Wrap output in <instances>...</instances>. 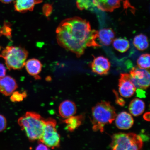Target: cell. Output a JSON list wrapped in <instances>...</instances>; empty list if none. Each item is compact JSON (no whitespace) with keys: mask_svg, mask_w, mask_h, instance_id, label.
I'll return each mask as SVG.
<instances>
[{"mask_svg":"<svg viewBox=\"0 0 150 150\" xmlns=\"http://www.w3.org/2000/svg\"><path fill=\"white\" fill-rule=\"evenodd\" d=\"M25 68L30 75L34 77L36 79H39V75L42 70V65L38 59H32L26 62Z\"/></svg>","mask_w":150,"mask_h":150,"instance_id":"5bb4252c","label":"cell"},{"mask_svg":"<svg viewBox=\"0 0 150 150\" xmlns=\"http://www.w3.org/2000/svg\"><path fill=\"white\" fill-rule=\"evenodd\" d=\"M130 76L136 88L146 89L150 85V72L146 69L134 67L131 69Z\"/></svg>","mask_w":150,"mask_h":150,"instance_id":"52a82bcc","label":"cell"},{"mask_svg":"<svg viewBox=\"0 0 150 150\" xmlns=\"http://www.w3.org/2000/svg\"><path fill=\"white\" fill-rule=\"evenodd\" d=\"M7 122L4 116L0 114V132L4 131L6 128Z\"/></svg>","mask_w":150,"mask_h":150,"instance_id":"d4e9b609","label":"cell"},{"mask_svg":"<svg viewBox=\"0 0 150 150\" xmlns=\"http://www.w3.org/2000/svg\"><path fill=\"white\" fill-rule=\"evenodd\" d=\"M139 67L144 69H149L150 66V55L149 54H142L137 60Z\"/></svg>","mask_w":150,"mask_h":150,"instance_id":"44dd1931","label":"cell"},{"mask_svg":"<svg viewBox=\"0 0 150 150\" xmlns=\"http://www.w3.org/2000/svg\"><path fill=\"white\" fill-rule=\"evenodd\" d=\"M137 91V96L139 97H145V91H142V89H138Z\"/></svg>","mask_w":150,"mask_h":150,"instance_id":"f1b7e54d","label":"cell"},{"mask_svg":"<svg viewBox=\"0 0 150 150\" xmlns=\"http://www.w3.org/2000/svg\"><path fill=\"white\" fill-rule=\"evenodd\" d=\"M59 45L79 57L87 47L100 46L96 39L98 31L91 29L89 22L78 17L62 21L56 29Z\"/></svg>","mask_w":150,"mask_h":150,"instance_id":"6da1fadb","label":"cell"},{"mask_svg":"<svg viewBox=\"0 0 150 150\" xmlns=\"http://www.w3.org/2000/svg\"><path fill=\"white\" fill-rule=\"evenodd\" d=\"M111 138L110 146L113 150H138L143 147L141 137L134 133H117L112 136Z\"/></svg>","mask_w":150,"mask_h":150,"instance_id":"5b68a950","label":"cell"},{"mask_svg":"<svg viewBox=\"0 0 150 150\" xmlns=\"http://www.w3.org/2000/svg\"><path fill=\"white\" fill-rule=\"evenodd\" d=\"M95 6L105 12H112L121 6L122 0H93Z\"/></svg>","mask_w":150,"mask_h":150,"instance_id":"8fae6325","label":"cell"},{"mask_svg":"<svg viewBox=\"0 0 150 150\" xmlns=\"http://www.w3.org/2000/svg\"><path fill=\"white\" fill-rule=\"evenodd\" d=\"M12 29L11 25L8 22H5L3 25L0 29V35H3L9 39L12 37Z\"/></svg>","mask_w":150,"mask_h":150,"instance_id":"603a6c76","label":"cell"},{"mask_svg":"<svg viewBox=\"0 0 150 150\" xmlns=\"http://www.w3.org/2000/svg\"><path fill=\"white\" fill-rule=\"evenodd\" d=\"M41 1V0H16L15 9L17 12L21 13L33 11L35 5Z\"/></svg>","mask_w":150,"mask_h":150,"instance_id":"9a60e30c","label":"cell"},{"mask_svg":"<svg viewBox=\"0 0 150 150\" xmlns=\"http://www.w3.org/2000/svg\"><path fill=\"white\" fill-rule=\"evenodd\" d=\"M150 115L149 112H147L144 116V118L146 120L149 121L150 119Z\"/></svg>","mask_w":150,"mask_h":150,"instance_id":"f546056e","label":"cell"},{"mask_svg":"<svg viewBox=\"0 0 150 150\" xmlns=\"http://www.w3.org/2000/svg\"><path fill=\"white\" fill-rule=\"evenodd\" d=\"M45 120L36 112H28L18 120L22 130L31 141L39 140L44 132Z\"/></svg>","mask_w":150,"mask_h":150,"instance_id":"7a4b0ae2","label":"cell"},{"mask_svg":"<svg viewBox=\"0 0 150 150\" xmlns=\"http://www.w3.org/2000/svg\"><path fill=\"white\" fill-rule=\"evenodd\" d=\"M145 104L143 101L138 98H135L131 102L129 106L130 113L134 117L141 115L145 109Z\"/></svg>","mask_w":150,"mask_h":150,"instance_id":"e0dca14e","label":"cell"},{"mask_svg":"<svg viewBox=\"0 0 150 150\" xmlns=\"http://www.w3.org/2000/svg\"><path fill=\"white\" fill-rule=\"evenodd\" d=\"M112 42L114 48L121 53L127 52L130 47L129 41L126 39L118 38L114 39Z\"/></svg>","mask_w":150,"mask_h":150,"instance_id":"ffe728a7","label":"cell"},{"mask_svg":"<svg viewBox=\"0 0 150 150\" xmlns=\"http://www.w3.org/2000/svg\"><path fill=\"white\" fill-rule=\"evenodd\" d=\"M92 116L93 131L102 133L105 125L112 123L115 120L117 114L115 108L109 102L102 101L92 108Z\"/></svg>","mask_w":150,"mask_h":150,"instance_id":"3957f363","label":"cell"},{"mask_svg":"<svg viewBox=\"0 0 150 150\" xmlns=\"http://www.w3.org/2000/svg\"><path fill=\"white\" fill-rule=\"evenodd\" d=\"M77 108L76 104L72 101L66 100L60 104L59 112V115L64 119L72 117L76 114Z\"/></svg>","mask_w":150,"mask_h":150,"instance_id":"4fadbf2b","label":"cell"},{"mask_svg":"<svg viewBox=\"0 0 150 150\" xmlns=\"http://www.w3.org/2000/svg\"><path fill=\"white\" fill-rule=\"evenodd\" d=\"M116 117V126L121 130H128L134 124V120L132 116L127 112H122Z\"/></svg>","mask_w":150,"mask_h":150,"instance_id":"7c38bea8","label":"cell"},{"mask_svg":"<svg viewBox=\"0 0 150 150\" xmlns=\"http://www.w3.org/2000/svg\"><path fill=\"white\" fill-rule=\"evenodd\" d=\"M48 147L45 145L44 144L41 142L40 144H39L38 146H37L36 148V150H49Z\"/></svg>","mask_w":150,"mask_h":150,"instance_id":"83f0119b","label":"cell"},{"mask_svg":"<svg viewBox=\"0 0 150 150\" xmlns=\"http://www.w3.org/2000/svg\"><path fill=\"white\" fill-rule=\"evenodd\" d=\"M115 33L111 28H106L98 32V37L100 42L104 45L109 46L114 40Z\"/></svg>","mask_w":150,"mask_h":150,"instance_id":"2e32d148","label":"cell"},{"mask_svg":"<svg viewBox=\"0 0 150 150\" xmlns=\"http://www.w3.org/2000/svg\"><path fill=\"white\" fill-rule=\"evenodd\" d=\"M55 119L50 118L45 120L44 132L39 140L48 148L52 149L59 147L60 143V136L56 129Z\"/></svg>","mask_w":150,"mask_h":150,"instance_id":"8992f818","label":"cell"},{"mask_svg":"<svg viewBox=\"0 0 150 150\" xmlns=\"http://www.w3.org/2000/svg\"><path fill=\"white\" fill-rule=\"evenodd\" d=\"M27 96L26 92L14 91L11 95L10 100L13 102H19L23 101Z\"/></svg>","mask_w":150,"mask_h":150,"instance_id":"7402d4cb","label":"cell"},{"mask_svg":"<svg viewBox=\"0 0 150 150\" xmlns=\"http://www.w3.org/2000/svg\"><path fill=\"white\" fill-rule=\"evenodd\" d=\"M119 92L120 94L125 98L132 96L135 92L136 88L131 79L130 74H121L119 80Z\"/></svg>","mask_w":150,"mask_h":150,"instance_id":"ba28073f","label":"cell"},{"mask_svg":"<svg viewBox=\"0 0 150 150\" xmlns=\"http://www.w3.org/2000/svg\"><path fill=\"white\" fill-rule=\"evenodd\" d=\"M84 116L83 115L72 116V117L67 118L64 121V122L66 125L67 130L72 132L78 128L83 122Z\"/></svg>","mask_w":150,"mask_h":150,"instance_id":"ac0fdd59","label":"cell"},{"mask_svg":"<svg viewBox=\"0 0 150 150\" xmlns=\"http://www.w3.org/2000/svg\"><path fill=\"white\" fill-rule=\"evenodd\" d=\"M18 86L16 80L9 76L0 78V92L9 96L16 91Z\"/></svg>","mask_w":150,"mask_h":150,"instance_id":"30bf717a","label":"cell"},{"mask_svg":"<svg viewBox=\"0 0 150 150\" xmlns=\"http://www.w3.org/2000/svg\"><path fill=\"white\" fill-rule=\"evenodd\" d=\"M133 44L137 49L143 51L147 49L149 46L148 37L143 34L137 35L134 38Z\"/></svg>","mask_w":150,"mask_h":150,"instance_id":"d6986e66","label":"cell"},{"mask_svg":"<svg viewBox=\"0 0 150 150\" xmlns=\"http://www.w3.org/2000/svg\"><path fill=\"white\" fill-rule=\"evenodd\" d=\"M93 72L100 75H106L110 70V63L109 60L103 56L95 57L91 64Z\"/></svg>","mask_w":150,"mask_h":150,"instance_id":"9c48e42d","label":"cell"},{"mask_svg":"<svg viewBox=\"0 0 150 150\" xmlns=\"http://www.w3.org/2000/svg\"><path fill=\"white\" fill-rule=\"evenodd\" d=\"M1 2L5 4H8L11 3L13 1V0H0Z\"/></svg>","mask_w":150,"mask_h":150,"instance_id":"4dcf8cb0","label":"cell"},{"mask_svg":"<svg viewBox=\"0 0 150 150\" xmlns=\"http://www.w3.org/2000/svg\"><path fill=\"white\" fill-rule=\"evenodd\" d=\"M6 69L4 65L0 63V78L4 77L6 74Z\"/></svg>","mask_w":150,"mask_h":150,"instance_id":"4316f807","label":"cell"},{"mask_svg":"<svg viewBox=\"0 0 150 150\" xmlns=\"http://www.w3.org/2000/svg\"><path fill=\"white\" fill-rule=\"evenodd\" d=\"M114 93H115L116 98H117L116 102H117V104H119L120 106H124L125 102L124 100L123 99L118 96L117 93L115 91H114Z\"/></svg>","mask_w":150,"mask_h":150,"instance_id":"484cf974","label":"cell"},{"mask_svg":"<svg viewBox=\"0 0 150 150\" xmlns=\"http://www.w3.org/2000/svg\"><path fill=\"white\" fill-rule=\"evenodd\" d=\"M76 5L78 9L80 10L88 9L91 8L92 5H93V1H89V0H76Z\"/></svg>","mask_w":150,"mask_h":150,"instance_id":"cb8c5ba5","label":"cell"},{"mask_svg":"<svg viewBox=\"0 0 150 150\" xmlns=\"http://www.w3.org/2000/svg\"><path fill=\"white\" fill-rule=\"evenodd\" d=\"M28 52L20 46H8L2 51L0 57L4 60L9 70H21L25 65Z\"/></svg>","mask_w":150,"mask_h":150,"instance_id":"277c9868","label":"cell"}]
</instances>
